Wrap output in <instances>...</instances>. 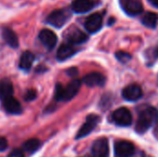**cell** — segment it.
Returning a JSON list of instances; mask_svg holds the SVG:
<instances>
[{
    "mask_svg": "<svg viewBox=\"0 0 158 157\" xmlns=\"http://www.w3.org/2000/svg\"><path fill=\"white\" fill-rule=\"evenodd\" d=\"M158 119V111L155 107H147L143 110L138 118L136 131L140 134L146 132Z\"/></svg>",
    "mask_w": 158,
    "mask_h": 157,
    "instance_id": "obj_1",
    "label": "cell"
},
{
    "mask_svg": "<svg viewBox=\"0 0 158 157\" xmlns=\"http://www.w3.org/2000/svg\"><path fill=\"white\" fill-rule=\"evenodd\" d=\"M81 86V81L78 79L70 81L66 87H63L61 84H57L56 87L55 97L57 101H69L77 95Z\"/></svg>",
    "mask_w": 158,
    "mask_h": 157,
    "instance_id": "obj_2",
    "label": "cell"
},
{
    "mask_svg": "<svg viewBox=\"0 0 158 157\" xmlns=\"http://www.w3.org/2000/svg\"><path fill=\"white\" fill-rule=\"evenodd\" d=\"M70 18V13L67 9H56L51 12L46 18V22L56 28H61Z\"/></svg>",
    "mask_w": 158,
    "mask_h": 157,
    "instance_id": "obj_3",
    "label": "cell"
},
{
    "mask_svg": "<svg viewBox=\"0 0 158 157\" xmlns=\"http://www.w3.org/2000/svg\"><path fill=\"white\" fill-rule=\"evenodd\" d=\"M112 119L118 126L128 127L132 122V116L129 109L126 107H120L113 112Z\"/></svg>",
    "mask_w": 158,
    "mask_h": 157,
    "instance_id": "obj_4",
    "label": "cell"
},
{
    "mask_svg": "<svg viewBox=\"0 0 158 157\" xmlns=\"http://www.w3.org/2000/svg\"><path fill=\"white\" fill-rule=\"evenodd\" d=\"M99 121H100V118L97 115H89L86 118V121L78 131L76 135V139H81L89 135L97 126Z\"/></svg>",
    "mask_w": 158,
    "mask_h": 157,
    "instance_id": "obj_5",
    "label": "cell"
},
{
    "mask_svg": "<svg viewBox=\"0 0 158 157\" xmlns=\"http://www.w3.org/2000/svg\"><path fill=\"white\" fill-rule=\"evenodd\" d=\"M109 152L108 141L106 138H100L96 140L92 146V156L107 157Z\"/></svg>",
    "mask_w": 158,
    "mask_h": 157,
    "instance_id": "obj_6",
    "label": "cell"
},
{
    "mask_svg": "<svg viewBox=\"0 0 158 157\" xmlns=\"http://www.w3.org/2000/svg\"><path fill=\"white\" fill-rule=\"evenodd\" d=\"M135 152L134 145L128 141H118L115 143V153L118 157H131Z\"/></svg>",
    "mask_w": 158,
    "mask_h": 157,
    "instance_id": "obj_7",
    "label": "cell"
},
{
    "mask_svg": "<svg viewBox=\"0 0 158 157\" xmlns=\"http://www.w3.org/2000/svg\"><path fill=\"white\" fill-rule=\"evenodd\" d=\"M39 39L44 47H46L48 50H52L57 43V37L56 33L48 29H44L40 31Z\"/></svg>",
    "mask_w": 158,
    "mask_h": 157,
    "instance_id": "obj_8",
    "label": "cell"
},
{
    "mask_svg": "<svg viewBox=\"0 0 158 157\" xmlns=\"http://www.w3.org/2000/svg\"><path fill=\"white\" fill-rule=\"evenodd\" d=\"M122 8L124 11L131 16H136L143 11V4L140 0H122Z\"/></svg>",
    "mask_w": 158,
    "mask_h": 157,
    "instance_id": "obj_9",
    "label": "cell"
},
{
    "mask_svg": "<svg viewBox=\"0 0 158 157\" xmlns=\"http://www.w3.org/2000/svg\"><path fill=\"white\" fill-rule=\"evenodd\" d=\"M122 96L124 97V99H126L128 101H131V102L137 101L143 96L142 88L135 83L130 84L123 89Z\"/></svg>",
    "mask_w": 158,
    "mask_h": 157,
    "instance_id": "obj_10",
    "label": "cell"
},
{
    "mask_svg": "<svg viewBox=\"0 0 158 157\" xmlns=\"http://www.w3.org/2000/svg\"><path fill=\"white\" fill-rule=\"evenodd\" d=\"M103 25V18L99 13H94L91 16H89L84 23L85 29L91 32L94 33L98 31Z\"/></svg>",
    "mask_w": 158,
    "mask_h": 157,
    "instance_id": "obj_11",
    "label": "cell"
},
{
    "mask_svg": "<svg viewBox=\"0 0 158 157\" xmlns=\"http://www.w3.org/2000/svg\"><path fill=\"white\" fill-rule=\"evenodd\" d=\"M106 77L99 72H92L87 74L83 78V82L90 87H100L104 86L106 83Z\"/></svg>",
    "mask_w": 158,
    "mask_h": 157,
    "instance_id": "obj_12",
    "label": "cell"
},
{
    "mask_svg": "<svg viewBox=\"0 0 158 157\" xmlns=\"http://www.w3.org/2000/svg\"><path fill=\"white\" fill-rule=\"evenodd\" d=\"M2 103H3L4 109L9 114L19 115L22 112V107L20 105V103L17 99H15L13 96H9V97L3 99Z\"/></svg>",
    "mask_w": 158,
    "mask_h": 157,
    "instance_id": "obj_13",
    "label": "cell"
},
{
    "mask_svg": "<svg viewBox=\"0 0 158 157\" xmlns=\"http://www.w3.org/2000/svg\"><path fill=\"white\" fill-rule=\"evenodd\" d=\"M95 6L93 0H74L71 4V8L76 13H85L90 11Z\"/></svg>",
    "mask_w": 158,
    "mask_h": 157,
    "instance_id": "obj_14",
    "label": "cell"
},
{
    "mask_svg": "<svg viewBox=\"0 0 158 157\" xmlns=\"http://www.w3.org/2000/svg\"><path fill=\"white\" fill-rule=\"evenodd\" d=\"M75 53H76V49L74 47V44L70 43H63L57 50L56 58L59 61H64L69 58L70 56H72Z\"/></svg>",
    "mask_w": 158,
    "mask_h": 157,
    "instance_id": "obj_15",
    "label": "cell"
},
{
    "mask_svg": "<svg viewBox=\"0 0 158 157\" xmlns=\"http://www.w3.org/2000/svg\"><path fill=\"white\" fill-rule=\"evenodd\" d=\"M67 39H68L69 43H70L72 44H80V43L86 42L88 39V36L82 31H81L79 29H74V30H70L69 31V33L67 35Z\"/></svg>",
    "mask_w": 158,
    "mask_h": 157,
    "instance_id": "obj_16",
    "label": "cell"
},
{
    "mask_svg": "<svg viewBox=\"0 0 158 157\" xmlns=\"http://www.w3.org/2000/svg\"><path fill=\"white\" fill-rule=\"evenodd\" d=\"M2 37L5 42L12 48H17L19 46V39L17 34L10 28H3L2 29Z\"/></svg>",
    "mask_w": 158,
    "mask_h": 157,
    "instance_id": "obj_17",
    "label": "cell"
},
{
    "mask_svg": "<svg viewBox=\"0 0 158 157\" xmlns=\"http://www.w3.org/2000/svg\"><path fill=\"white\" fill-rule=\"evenodd\" d=\"M34 59H35V56L34 55L30 52V51H25L21 56H20V59H19V68L21 69H24V70H28L31 68V67L32 66L33 62H34Z\"/></svg>",
    "mask_w": 158,
    "mask_h": 157,
    "instance_id": "obj_18",
    "label": "cell"
},
{
    "mask_svg": "<svg viewBox=\"0 0 158 157\" xmlns=\"http://www.w3.org/2000/svg\"><path fill=\"white\" fill-rule=\"evenodd\" d=\"M12 94H13L12 82L7 79H4L0 81V98L3 100L6 97L12 96Z\"/></svg>",
    "mask_w": 158,
    "mask_h": 157,
    "instance_id": "obj_19",
    "label": "cell"
},
{
    "mask_svg": "<svg viewBox=\"0 0 158 157\" xmlns=\"http://www.w3.org/2000/svg\"><path fill=\"white\" fill-rule=\"evenodd\" d=\"M158 17L156 13L153 12H146L143 18H142V22L144 26H146L147 28H156V26L157 25Z\"/></svg>",
    "mask_w": 158,
    "mask_h": 157,
    "instance_id": "obj_20",
    "label": "cell"
},
{
    "mask_svg": "<svg viewBox=\"0 0 158 157\" xmlns=\"http://www.w3.org/2000/svg\"><path fill=\"white\" fill-rule=\"evenodd\" d=\"M41 146V142L38 139H31L23 143L24 149L29 153H33L38 150Z\"/></svg>",
    "mask_w": 158,
    "mask_h": 157,
    "instance_id": "obj_21",
    "label": "cell"
},
{
    "mask_svg": "<svg viewBox=\"0 0 158 157\" xmlns=\"http://www.w3.org/2000/svg\"><path fill=\"white\" fill-rule=\"evenodd\" d=\"M116 57L118 58V61L122 62V63H127L128 61L131 60V56L127 53V52H124V51H118L117 54H116Z\"/></svg>",
    "mask_w": 158,
    "mask_h": 157,
    "instance_id": "obj_22",
    "label": "cell"
},
{
    "mask_svg": "<svg viewBox=\"0 0 158 157\" xmlns=\"http://www.w3.org/2000/svg\"><path fill=\"white\" fill-rule=\"evenodd\" d=\"M37 96V93L34 90H28L26 92V93L24 94V99L25 101L29 102V101H32L36 98Z\"/></svg>",
    "mask_w": 158,
    "mask_h": 157,
    "instance_id": "obj_23",
    "label": "cell"
},
{
    "mask_svg": "<svg viewBox=\"0 0 158 157\" xmlns=\"http://www.w3.org/2000/svg\"><path fill=\"white\" fill-rule=\"evenodd\" d=\"M7 157H24V153L20 149H15L9 153Z\"/></svg>",
    "mask_w": 158,
    "mask_h": 157,
    "instance_id": "obj_24",
    "label": "cell"
},
{
    "mask_svg": "<svg viewBox=\"0 0 158 157\" xmlns=\"http://www.w3.org/2000/svg\"><path fill=\"white\" fill-rule=\"evenodd\" d=\"M7 142L5 138L3 137H0V152H3L5 151L6 148H7Z\"/></svg>",
    "mask_w": 158,
    "mask_h": 157,
    "instance_id": "obj_25",
    "label": "cell"
},
{
    "mask_svg": "<svg viewBox=\"0 0 158 157\" xmlns=\"http://www.w3.org/2000/svg\"><path fill=\"white\" fill-rule=\"evenodd\" d=\"M67 73L69 74V76H71V77H74V76H77L78 75V69L74 67L70 68L69 69H68Z\"/></svg>",
    "mask_w": 158,
    "mask_h": 157,
    "instance_id": "obj_26",
    "label": "cell"
},
{
    "mask_svg": "<svg viewBox=\"0 0 158 157\" xmlns=\"http://www.w3.org/2000/svg\"><path fill=\"white\" fill-rule=\"evenodd\" d=\"M152 55L154 56L155 58H158V45L156 47H155L153 49V52H152Z\"/></svg>",
    "mask_w": 158,
    "mask_h": 157,
    "instance_id": "obj_27",
    "label": "cell"
},
{
    "mask_svg": "<svg viewBox=\"0 0 158 157\" xmlns=\"http://www.w3.org/2000/svg\"><path fill=\"white\" fill-rule=\"evenodd\" d=\"M148 1H149V3L152 6H156V7L158 8V0H148Z\"/></svg>",
    "mask_w": 158,
    "mask_h": 157,
    "instance_id": "obj_28",
    "label": "cell"
},
{
    "mask_svg": "<svg viewBox=\"0 0 158 157\" xmlns=\"http://www.w3.org/2000/svg\"><path fill=\"white\" fill-rule=\"evenodd\" d=\"M155 135H156V136L158 138V123L156 124V128H155Z\"/></svg>",
    "mask_w": 158,
    "mask_h": 157,
    "instance_id": "obj_29",
    "label": "cell"
}]
</instances>
